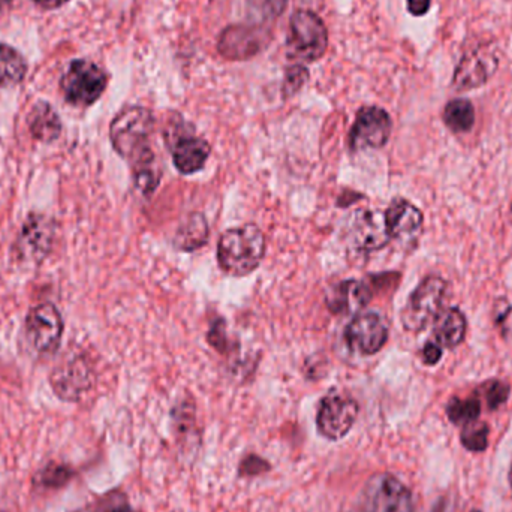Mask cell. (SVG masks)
Here are the masks:
<instances>
[{
	"mask_svg": "<svg viewBox=\"0 0 512 512\" xmlns=\"http://www.w3.org/2000/svg\"><path fill=\"white\" fill-rule=\"evenodd\" d=\"M155 125V116L149 108L140 105L123 108L110 126L114 150L131 165L155 155L150 147Z\"/></svg>",
	"mask_w": 512,
	"mask_h": 512,
	"instance_id": "1",
	"label": "cell"
},
{
	"mask_svg": "<svg viewBox=\"0 0 512 512\" xmlns=\"http://www.w3.org/2000/svg\"><path fill=\"white\" fill-rule=\"evenodd\" d=\"M265 255V237L254 224L230 228L218 243V262L225 273L245 277L254 273Z\"/></svg>",
	"mask_w": 512,
	"mask_h": 512,
	"instance_id": "2",
	"label": "cell"
},
{
	"mask_svg": "<svg viewBox=\"0 0 512 512\" xmlns=\"http://www.w3.org/2000/svg\"><path fill=\"white\" fill-rule=\"evenodd\" d=\"M448 283L442 277H426L409 295L402 310V324L405 330L420 333L438 319L444 312Z\"/></svg>",
	"mask_w": 512,
	"mask_h": 512,
	"instance_id": "3",
	"label": "cell"
},
{
	"mask_svg": "<svg viewBox=\"0 0 512 512\" xmlns=\"http://www.w3.org/2000/svg\"><path fill=\"white\" fill-rule=\"evenodd\" d=\"M288 47L292 57L312 63L321 59L328 48V30L315 12L298 9L289 20Z\"/></svg>",
	"mask_w": 512,
	"mask_h": 512,
	"instance_id": "4",
	"label": "cell"
},
{
	"mask_svg": "<svg viewBox=\"0 0 512 512\" xmlns=\"http://www.w3.org/2000/svg\"><path fill=\"white\" fill-rule=\"evenodd\" d=\"M108 77L98 65L90 60H74L63 75V95L69 104L89 107L95 104L107 89Z\"/></svg>",
	"mask_w": 512,
	"mask_h": 512,
	"instance_id": "5",
	"label": "cell"
},
{
	"mask_svg": "<svg viewBox=\"0 0 512 512\" xmlns=\"http://www.w3.org/2000/svg\"><path fill=\"white\" fill-rule=\"evenodd\" d=\"M270 41L271 33L265 24H233L219 36L218 50L228 60H249Z\"/></svg>",
	"mask_w": 512,
	"mask_h": 512,
	"instance_id": "6",
	"label": "cell"
},
{
	"mask_svg": "<svg viewBox=\"0 0 512 512\" xmlns=\"http://www.w3.org/2000/svg\"><path fill=\"white\" fill-rule=\"evenodd\" d=\"M358 417V403L345 394L331 393L319 403L316 426L330 441H340L351 432Z\"/></svg>",
	"mask_w": 512,
	"mask_h": 512,
	"instance_id": "7",
	"label": "cell"
},
{
	"mask_svg": "<svg viewBox=\"0 0 512 512\" xmlns=\"http://www.w3.org/2000/svg\"><path fill=\"white\" fill-rule=\"evenodd\" d=\"M393 131L390 114L381 107H363L355 116L349 132V146L354 152L364 149H382Z\"/></svg>",
	"mask_w": 512,
	"mask_h": 512,
	"instance_id": "8",
	"label": "cell"
},
{
	"mask_svg": "<svg viewBox=\"0 0 512 512\" xmlns=\"http://www.w3.org/2000/svg\"><path fill=\"white\" fill-rule=\"evenodd\" d=\"M26 337L38 354H54L63 334V319L53 304H39L26 318Z\"/></svg>",
	"mask_w": 512,
	"mask_h": 512,
	"instance_id": "9",
	"label": "cell"
},
{
	"mask_svg": "<svg viewBox=\"0 0 512 512\" xmlns=\"http://www.w3.org/2000/svg\"><path fill=\"white\" fill-rule=\"evenodd\" d=\"M387 321L379 313H358L346 327L345 342L352 352L361 355H375L387 345Z\"/></svg>",
	"mask_w": 512,
	"mask_h": 512,
	"instance_id": "10",
	"label": "cell"
},
{
	"mask_svg": "<svg viewBox=\"0 0 512 512\" xmlns=\"http://www.w3.org/2000/svg\"><path fill=\"white\" fill-rule=\"evenodd\" d=\"M50 382L60 400L78 402L92 387V370L83 358L71 357L53 370Z\"/></svg>",
	"mask_w": 512,
	"mask_h": 512,
	"instance_id": "11",
	"label": "cell"
},
{
	"mask_svg": "<svg viewBox=\"0 0 512 512\" xmlns=\"http://www.w3.org/2000/svg\"><path fill=\"white\" fill-rule=\"evenodd\" d=\"M388 236L400 245H415L423 233L424 218L421 210L403 198L391 201L385 210Z\"/></svg>",
	"mask_w": 512,
	"mask_h": 512,
	"instance_id": "12",
	"label": "cell"
},
{
	"mask_svg": "<svg viewBox=\"0 0 512 512\" xmlns=\"http://www.w3.org/2000/svg\"><path fill=\"white\" fill-rule=\"evenodd\" d=\"M349 237L352 246L361 252H375L391 242L388 236L385 215L376 210H358L352 216Z\"/></svg>",
	"mask_w": 512,
	"mask_h": 512,
	"instance_id": "13",
	"label": "cell"
},
{
	"mask_svg": "<svg viewBox=\"0 0 512 512\" xmlns=\"http://www.w3.org/2000/svg\"><path fill=\"white\" fill-rule=\"evenodd\" d=\"M367 490L372 512H415L411 490L393 475L375 478Z\"/></svg>",
	"mask_w": 512,
	"mask_h": 512,
	"instance_id": "14",
	"label": "cell"
},
{
	"mask_svg": "<svg viewBox=\"0 0 512 512\" xmlns=\"http://www.w3.org/2000/svg\"><path fill=\"white\" fill-rule=\"evenodd\" d=\"M53 239L54 225L50 219L41 215L29 216L18 237V254L23 261L38 264L50 252Z\"/></svg>",
	"mask_w": 512,
	"mask_h": 512,
	"instance_id": "15",
	"label": "cell"
},
{
	"mask_svg": "<svg viewBox=\"0 0 512 512\" xmlns=\"http://www.w3.org/2000/svg\"><path fill=\"white\" fill-rule=\"evenodd\" d=\"M210 153H212V146L204 138L188 132L174 135L171 143L174 167L185 176H191L203 170L209 161Z\"/></svg>",
	"mask_w": 512,
	"mask_h": 512,
	"instance_id": "16",
	"label": "cell"
},
{
	"mask_svg": "<svg viewBox=\"0 0 512 512\" xmlns=\"http://www.w3.org/2000/svg\"><path fill=\"white\" fill-rule=\"evenodd\" d=\"M498 59L490 51L475 50L463 57L454 72L453 86L457 90H472L483 86L495 74Z\"/></svg>",
	"mask_w": 512,
	"mask_h": 512,
	"instance_id": "17",
	"label": "cell"
},
{
	"mask_svg": "<svg viewBox=\"0 0 512 512\" xmlns=\"http://www.w3.org/2000/svg\"><path fill=\"white\" fill-rule=\"evenodd\" d=\"M372 300V289L361 280L348 279L336 286L331 297L328 298V307L340 315H355L360 313Z\"/></svg>",
	"mask_w": 512,
	"mask_h": 512,
	"instance_id": "18",
	"label": "cell"
},
{
	"mask_svg": "<svg viewBox=\"0 0 512 512\" xmlns=\"http://www.w3.org/2000/svg\"><path fill=\"white\" fill-rule=\"evenodd\" d=\"M466 318L459 309H445L435 321L433 342L441 348H456L465 340Z\"/></svg>",
	"mask_w": 512,
	"mask_h": 512,
	"instance_id": "19",
	"label": "cell"
},
{
	"mask_svg": "<svg viewBox=\"0 0 512 512\" xmlns=\"http://www.w3.org/2000/svg\"><path fill=\"white\" fill-rule=\"evenodd\" d=\"M27 122H29V129L33 138L44 141V143H51V141L56 140L60 135V129H62L56 111L45 102H39L33 107Z\"/></svg>",
	"mask_w": 512,
	"mask_h": 512,
	"instance_id": "20",
	"label": "cell"
},
{
	"mask_svg": "<svg viewBox=\"0 0 512 512\" xmlns=\"http://www.w3.org/2000/svg\"><path fill=\"white\" fill-rule=\"evenodd\" d=\"M27 63L15 48L0 44V86H17L26 77Z\"/></svg>",
	"mask_w": 512,
	"mask_h": 512,
	"instance_id": "21",
	"label": "cell"
},
{
	"mask_svg": "<svg viewBox=\"0 0 512 512\" xmlns=\"http://www.w3.org/2000/svg\"><path fill=\"white\" fill-rule=\"evenodd\" d=\"M444 122L457 134L471 131L475 123V108L466 99H454L448 102L444 110Z\"/></svg>",
	"mask_w": 512,
	"mask_h": 512,
	"instance_id": "22",
	"label": "cell"
},
{
	"mask_svg": "<svg viewBox=\"0 0 512 512\" xmlns=\"http://www.w3.org/2000/svg\"><path fill=\"white\" fill-rule=\"evenodd\" d=\"M448 420L456 426H466V424L478 421L481 415V402L478 397H469V399H459L453 397L447 405Z\"/></svg>",
	"mask_w": 512,
	"mask_h": 512,
	"instance_id": "23",
	"label": "cell"
},
{
	"mask_svg": "<svg viewBox=\"0 0 512 512\" xmlns=\"http://www.w3.org/2000/svg\"><path fill=\"white\" fill-rule=\"evenodd\" d=\"M207 236H209V228H207L206 219L201 215H194L189 219L188 224L183 225L182 230L179 231V248L183 251H194L206 243Z\"/></svg>",
	"mask_w": 512,
	"mask_h": 512,
	"instance_id": "24",
	"label": "cell"
},
{
	"mask_svg": "<svg viewBox=\"0 0 512 512\" xmlns=\"http://www.w3.org/2000/svg\"><path fill=\"white\" fill-rule=\"evenodd\" d=\"M74 477V471L68 465L50 462L33 477V483L42 489L57 490L65 487Z\"/></svg>",
	"mask_w": 512,
	"mask_h": 512,
	"instance_id": "25",
	"label": "cell"
},
{
	"mask_svg": "<svg viewBox=\"0 0 512 512\" xmlns=\"http://www.w3.org/2000/svg\"><path fill=\"white\" fill-rule=\"evenodd\" d=\"M490 427L483 421H474L462 427L460 441L463 447L471 453H483L489 448Z\"/></svg>",
	"mask_w": 512,
	"mask_h": 512,
	"instance_id": "26",
	"label": "cell"
},
{
	"mask_svg": "<svg viewBox=\"0 0 512 512\" xmlns=\"http://www.w3.org/2000/svg\"><path fill=\"white\" fill-rule=\"evenodd\" d=\"M286 6L288 0H248L249 15L258 24L276 20L285 12Z\"/></svg>",
	"mask_w": 512,
	"mask_h": 512,
	"instance_id": "27",
	"label": "cell"
},
{
	"mask_svg": "<svg viewBox=\"0 0 512 512\" xmlns=\"http://www.w3.org/2000/svg\"><path fill=\"white\" fill-rule=\"evenodd\" d=\"M510 391V385L498 381V379L487 382L483 387V394L490 411H496V409L505 405L508 397H510Z\"/></svg>",
	"mask_w": 512,
	"mask_h": 512,
	"instance_id": "28",
	"label": "cell"
},
{
	"mask_svg": "<svg viewBox=\"0 0 512 512\" xmlns=\"http://www.w3.org/2000/svg\"><path fill=\"white\" fill-rule=\"evenodd\" d=\"M309 80V71L303 65H294L289 68L283 80L282 92L285 98L294 96L303 89L304 84Z\"/></svg>",
	"mask_w": 512,
	"mask_h": 512,
	"instance_id": "29",
	"label": "cell"
},
{
	"mask_svg": "<svg viewBox=\"0 0 512 512\" xmlns=\"http://www.w3.org/2000/svg\"><path fill=\"white\" fill-rule=\"evenodd\" d=\"M270 469V465L259 456H248L243 459L240 465V475L245 477H256V475L264 474Z\"/></svg>",
	"mask_w": 512,
	"mask_h": 512,
	"instance_id": "30",
	"label": "cell"
},
{
	"mask_svg": "<svg viewBox=\"0 0 512 512\" xmlns=\"http://www.w3.org/2000/svg\"><path fill=\"white\" fill-rule=\"evenodd\" d=\"M442 354H444V352H442L441 346L433 342V340L427 342L426 345H424L423 351H421V357H423V361L427 366H435V364H438L439 360L442 358Z\"/></svg>",
	"mask_w": 512,
	"mask_h": 512,
	"instance_id": "31",
	"label": "cell"
},
{
	"mask_svg": "<svg viewBox=\"0 0 512 512\" xmlns=\"http://www.w3.org/2000/svg\"><path fill=\"white\" fill-rule=\"evenodd\" d=\"M432 5V0H408V11L415 17L427 14Z\"/></svg>",
	"mask_w": 512,
	"mask_h": 512,
	"instance_id": "32",
	"label": "cell"
},
{
	"mask_svg": "<svg viewBox=\"0 0 512 512\" xmlns=\"http://www.w3.org/2000/svg\"><path fill=\"white\" fill-rule=\"evenodd\" d=\"M36 5L41 6V8L45 9H56L59 6L65 5L69 0H33Z\"/></svg>",
	"mask_w": 512,
	"mask_h": 512,
	"instance_id": "33",
	"label": "cell"
},
{
	"mask_svg": "<svg viewBox=\"0 0 512 512\" xmlns=\"http://www.w3.org/2000/svg\"><path fill=\"white\" fill-rule=\"evenodd\" d=\"M107 512H138L132 510V508L126 507V505H123V507H116L111 508V510H108Z\"/></svg>",
	"mask_w": 512,
	"mask_h": 512,
	"instance_id": "34",
	"label": "cell"
},
{
	"mask_svg": "<svg viewBox=\"0 0 512 512\" xmlns=\"http://www.w3.org/2000/svg\"><path fill=\"white\" fill-rule=\"evenodd\" d=\"M11 3L12 0H0V11H2V9H5L6 6L11 5Z\"/></svg>",
	"mask_w": 512,
	"mask_h": 512,
	"instance_id": "35",
	"label": "cell"
},
{
	"mask_svg": "<svg viewBox=\"0 0 512 512\" xmlns=\"http://www.w3.org/2000/svg\"><path fill=\"white\" fill-rule=\"evenodd\" d=\"M508 480H510V486H511V490H512V463H511L510 475H508Z\"/></svg>",
	"mask_w": 512,
	"mask_h": 512,
	"instance_id": "36",
	"label": "cell"
},
{
	"mask_svg": "<svg viewBox=\"0 0 512 512\" xmlns=\"http://www.w3.org/2000/svg\"><path fill=\"white\" fill-rule=\"evenodd\" d=\"M472 512H481V511H472Z\"/></svg>",
	"mask_w": 512,
	"mask_h": 512,
	"instance_id": "37",
	"label": "cell"
},
{
	"mask_svg": "<svg viewBox=\"0 0 512 512\" xmlns=\"http://www.w3.org/2000/svg\"><path fill=\"white\" fill-rule=\"evenodd\" d=\"M511 212H512V209H511Z\"/></svg>",
	"mask_w": 512,
	"mask_h": 512,
	"instance_id": "38",
	"label": "cell"
},
{
	"mask_svg": "<svg viewBox=\"0 0 512 512\" xmlns=\"http://www.w3.org/2000/svg\"><path fill=\"white\" fill-rule=\"evenodd\" d=\"M0 512H2V511H0Z\"/></svg>",
	"mask_w": 512,
	"mask_h": 512,
	"instance_id": "39",
	"label": "cell"
}]
</instances>
